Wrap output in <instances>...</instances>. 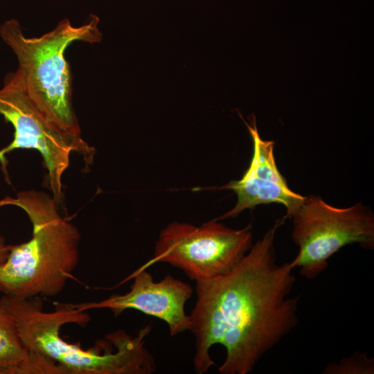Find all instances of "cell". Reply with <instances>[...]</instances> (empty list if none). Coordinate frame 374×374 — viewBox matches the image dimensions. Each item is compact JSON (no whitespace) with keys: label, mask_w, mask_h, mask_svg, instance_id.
Listing matches in <instances>:
<instances>
[{"label":"cell","mask_w":374,"mask_h":374,"mask_svg":"<svg viewBox=\"0 0 374 374\" xmlns=\"http://www.w3.org/2000/svg\"><path fill=\"white\" fill-rule=\"evenodd\" d=\"M0 306L12 319L21 340L29 351L57 363L64 374H151L157 366L145 346L151 330L147 325L132 336L120 330L108 333L94 347L85 350L60 337L62 326L75 323L84 326L89 315L73 304L57 303L53 312H45L37 297L26 299L6 295Z\"/></svg>","instance_id":"7a4b0ae2"},{"label":"cell","mask_w":374,"mask_h":374,"mask_svg":"<svg viewBox=\"0 0 374 374\" xmlns=\"http://www.w3.org/2000/svg\"><path fill=\"white\" fill-rule=\"evenodd\" d=\"M98 22V17L93 15L80 26L64 19L37 37H26L15 19L0 26L1 37L17 57L18 67L14 74L28 98L49 123L78 145L87 163L92 162L96 150L81 136L72 103L71 75L65 51L75 41L100 42Z\"/></svg>","instance_id":"3957f363"},{"label":"cell","mask_w":374,"mask_h":374,"mask_svg":"<svg viewBox=\"0 0 374 374\" xmlns=\"http://www.w3.org/2000/svg\"><path fill=\"white\" fill-rule=\"evenodd\" d=\"M291 220L292 238L299 250L290 265L300 267L308 279L324 271L328 259L348 244L374 249V214L362 203L337 208L319 196L305 197Z\"/></svg>","instance_id":"5b68a950"},{"label":"cell","mask_w":374,"mask_h":374,"mask_svg":"<svg viewBox=\"0 0 374 374\" xmlns=\"http://www.w3.org/2000/svg\"><path fill=\"white\" fill-rule=\"evenodd\" d=\"M10 246L6 244L4 238L0 235V263L6 259L9 253Z\"/></svg>","instance_id":"4fadbf2b"},{"label":"cell","mask_w":374,"mask_h":374,"mask_svg":"<svg viewBox=\"0 0 374 374\" xmlns=\"http://www.w3.org/2000/svg\"><path fill=\"white\" fill-rule=\"evenodd\" d=\"M285 221L276 220L230 272L196 281L190 317L197 373L214 365L210 349L221 344L226 353L219 373L247 374L297 326L299 296H289L296 281L293 269L290 262L277 263L274 245Z\"/></svg>","instance_id":"6da1fadb"},{"label":"cell","mask_w":374,"mask_h":374,"mask_svg":"<svg viewBox=\"0 0 374 374\" xmlns=\"http://www.w3.org/2000/svg\"><path fill=\"white\" fill-rule=\"evenodd\" d=\"M251 226L233 229L213 220L200 226L173 222L159 233L153 258L139 269L166 262L196 281L230 272L252 247Z\"/></svg>","instance_id":"8992f818"},{"label":"cell","mask_w":374,"mask_h":374,"mask_svg":"<svg viewBox=\"0 0 374 374\" xmlns=\"http://www.w3.org/2000/svg\"><path fill=\"white\" fill-rule=\"evenodd\" d=\"M130 277L134 278V283L126 294H114L99 302L73 305L81 311L108 308L115 317L128 309L139 310L165 321L171 337L190 330V317L184 309L193 292L190 285L171 275L155 282L146 269H137Z\"/></svg>","instance_id":"ba28073f"},{"label":"cell","mask_w":374,"mask_h":374,"mask_svg":"<svg viewBox=\"0 0 374 374\" xmlns=\"http://www.w3.org/2000/svg\"><path fill=\"white\" fill-rule=\"evenodd\" d=\"M323 374H373L374 360L360 352L326 366Z\"/></svg>","instance_id":"7c38bea8"},{"label":"cell","mask_w":374,"mask_h":374,"mask_svg":"<svg viewBox=\"0 0 374 374\" xmlns=\"http://www.w3.org/2000/svg\"><path fill=\"white\" fill-rule=\"evenodd\" d=\"M28 357L12 319L0 306V374H22Z\"/></svg>","instance_id":"30bf717a"},{"label":"cell","mask_w":374,"mask_h":374,"mask_svg":"<svg viewBox=\"0 0 374 374\" xmlns=\"http://www.w3.org/2000/svg\"><path fill=\"white\" fill-rule=\"evenodd\" d=\"M6 205L26 212L33 234L28 241L10 246L0 263V292L19 299L58 295L79 261L78 228L62 217L53 197L43 191L25 190L0 199V207Z\"/></svg>","instance_id":"277c9868"},{"label":"cell","mask_w":374,"mask_h":374,"mask_svg":"<svg viewBox=\"0 0 374 374\" xmlns=\"http://www.w3.org/2000/svg\"><path fill=\"white\" fill-rule=\"evenodd\" d=\"M244 121V120H243ZM245 123L253 141V156L244 175L274 181L289 187L286 180L280 173L274 156V142L262 140L256 127V117L253 115L251 125Z\"/></svg>","instance_id":"8fae6325"},{"label":"cell","mask_w":374,"mask_h":374,"mask_svg":"<svg viewBox=\"0 0 374 374\" xmlns=\"http://www.w3.org/2000/svg\"><path fill=\"white\" fill-rule=\"evenodd\" d=\"M221 188L233 190L237 195L235 205L216 220L237 217L246 209L260 204L278 203L285 206L284 217L291 219L303 203L305 197L274 181L243 175L239 180L231 181Z\"/></svg>","instance_id":"9c48e42d"},{"label":"cell","mask_w":374,"mask_h":374,"mask_svg":"<svg viewBox=\"0 0 374 374\" xmlns=\"http://www.w3.org/2000/svg\"><path fill=\"white\" fill-rule=\"evenodd\" d=\"M0 115L14 127V138L0 150V162L16 149H34L42 155L48 171L53 197L57 204L63 199L62 177L70 163V154H82L80 148L54 127L32 103L14 73L8 74L0 89Z\"/></svg>","instance_id":"52a82bcc"}]
</instances>
